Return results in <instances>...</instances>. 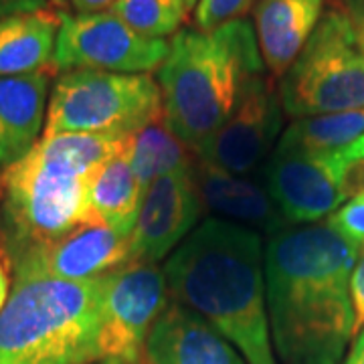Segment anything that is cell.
Listing matches in <instances>:
<instances>
[{
    "mask_svg": "<svg viewBox=\"0 0 364 364\" xmlns=\"http://www.w3.org/2000/svg\"><path fill=\"white\" fill-rule=\"evenodd\" d=\"M358 249L326 221L287 225L263 247L265 299L279 364H340L354 338Z\"/></svg>",
    "mask_w": 364,
    "mask_h": 364,
    "instance_id": "6da1fadb",
    "label": "cell"
},
{
    "mask_svg": "<svg viewBox=\"0 0 364 364\" xmlns=\"http://www.w3.org/2000/svg\"><path fill=\"white\" fill-rule=\"evenodd\" d=\"M168 294L203 316L247 364H279L273 350L261 235L210 217L164 263Z\"/></svg>",
    "mask_w": 364,
    "mask_h": 364,
    "instance_id": "7a4b0ae2",
    "label": "cell"
},
{
    "mask_svg": "<svg viewBox=\"0 0 364 364\" xmlns=\"http://www.w3.org/2000/svg\"><path fill=\"white\" fill-rule=\"evenodd\" d=\"M128 136H43L0 174V221L11 257L95 221L90 186Z\"/></svg>",
    "mask_w": 364,
    "mask_h": 364,
    "instance_id": "3957f363",
    "label": "cell"
},
{
    "mask_svg": "<svg viewBox=\"0 0 364 364\" xmlns=\"http://www.w3.org/2000/svg\"><path fill=\"white\" fill-rule=\"evenodd\" d=\"M265 73L249 18L215 31L184 26L168 43V55L158 69L162 117L172 134L195 152Z\"/></svg>",
    "mask_w": 364,
    "mask_h": 364,
    "instance_id": "277c9868",
    "label": "cell"
},
{
    "mask_svg": "<svg viewBox=\"0 0 364 364\" xmlns=\"http://www.w3.org/2000/svg\"><path fill=\"white\" fill-rule=\"evenodd\" d=\"M104 277L14 279L0 310V364L102 363Z\"/></svg>",
    "mask_w": 364,
    "mask_h": 364,
    "instance_id": "5b68a950",
    "label": "cell"
},
{
    "mask_svg": "<svg viewBox=\"0 0 364 364\" xmlns=\"http://www.w3.org/2000/svg\"><path fill=\"white\" fill-rule=\"evenodd\" d=\"M162 117V95L150 73L63 71L47 105L43 136H132Z\"/></svg>",
    "mask_w": 364,
    "mask_h": 364,
    "instance_id": "8992f818",
    "label": "cell"
},
{
    "mask_svg": "<svg viewBox=\"0 0 364 364\" xmlns=\"http://www.w3.org/2000/svg\"><path fill=\"white\" fill-rule=\"evenodd\" d=\"M277 90L284 114L294 119L364 109V57L340 9L324 11Z\"/></svg>",
    "mask_w": 364,
    "mask_h": 364,
    "instance_id": "52a82bcc",
    "label": "cell"
},
{
    "mask_svg": "<svg viewBox=\"0 0 364 364\" xmlns=\"http://www.w3.org/2000/svg\"><path fill=\"white\" fill-rule=\"evenodd\" d=\"M263 184L289 225L326 221L364 191V136L326 152H275Z\"/></svg>",
    "mask_w": 364,
    "mask_h": 364,
    "instance_id": "ba28073f",
    "label": "cell"
},
{
    "mask_svg": "<svg viewBox=\"0 0 364 364\" xmlns=\"http://www.w3.org/2000/svg\"><path fill=\"white\" fill-rule=\"evenodd\" d=\"M168 55V41L148 39L112 11L61 13L53 69L107 73H152Z\"/></svg>",
    "mask_w": 364,
    "mask_h": 364,
    "instance_id": "9c48e42d",
    "label": "cell"
},
{
    "mask_svg": "<svg viewBox=\"0 0 364 364\" xmlns=\"http://www.w3.org/2000/svg\"><path fill=\"white\" fill-rule=\"evenodd\" d=\"M168 284L156 263L128 261L104 277L102 356L142 363L144 344L168 306Z\"/></svg>",
    "mask_w": 364,
    "mask_h": 364,
    "instance_id": "30bf717a",
    "label": "cell"
},
{
    "mask_svg": "<svg viewBox=\"0 0 364 364\" xmlns=\"http://www.w3.org/2000/svg\"><path fill=\"white\" fill-rule=\"evenodd\" d=\"M282 126L284 107L279 90L272 75L265 73L253 81L231 117L193 154L215 168L245 176L272 158Z\"/></svg>",
    "mask_w": 364,
    "mask_h": 364,
    "instance_id": "8fae6325",
    "label": "cell"
},
{
    "mask_svg": "<svg viewBox=\"0 0 364 364\" xmlns=\"http://www.w3.org/2000/svg\"><path fill=\"white\" fill-rule=\"evenodd\" d=\"M130 261V239L102 221H90L51 243L26 249L13 257L14 279L90 282Z\"/></svg>",
    "mask_w": 364,
    "mask_h": 364,
    "instance_id": "7c38bea8",
    "label": "cell"
},
{
    "mask_svg": "<svg viewBox=\"0 0 364 364\" xmlns=\"http://www.w3.org/2000/svg\"><path fill=\"white\" fill-rule=\"evenodd\" d=\"M203 208L193 172L166 174L148 184L130 235V261L164 259L193 233Z\"/></svg>",
    "mask_w": 364,
    "mask_h": 364,
    "instance_id": "4fadbf2b",
    "label": "cell"
},
{
    "mask_svg": "<svg viewBox=\"0 0 364 364\" xmlns=\"http://www.w3.org/2000/svg\"><path fill=\"white\" fill-rule=\"evenodd\" d=\"M144 358L148 364H247L203 316L174 299L152 326Z\"/></svg>",
    "mask_w": 364,
    "mask_h": 364,
    "instance_id": "5bb4252c",
    "label": "cell"
},
{
    "mask_svg": "<svg viewBox=\"0 0 364 364\" xmlns=\"http://www.w3.org/2000/svg\"><path fill=\"white\" fill-rule=\"evenodd\" d=\"M193 178L203 207L219 215L217 219L247 227L255 233L263 231L267 237L289 225L263 182L225 172L200 160H195Z\"/></svg>",
    "mask_w": 364,
    "mask_h": 364,
    "instance_id": "9a60e30c",
    "label": "cell"
},
{
    "mask_svg": "<svg viewBox=\"0 0 364 364\" xmlns=\"http://www.w3.org/2000/svg\"><path fill=\"white\" fill-rule=\"evenodd\" d=\"M324 4L326 0H257L253 28L272 77H282L296 61L322 18Z\"/></svg>",
    "mask_w": 364,
    "mask_h": 364,
    "instance_id": "2e32d148",
    "label": "cell"
},
{
    "mask_svg": "<svg viewBox=\"0 0 364 364\" xmlns=\"http://www.w3.org/2000/svg\"><path fill=\"white\" fill-rule=\"evenodd\" d=\"M51 77L47 71L0 77V166L9 168L31 152L45 130Z\"/></svg>",
    "mask_w": 364,
    "mask_h": 364,
    "instance_id": "e0dca14e",
    "label": "cell"
},
{
    "mask_svg": "<svg viewBox=\"0 0 364 364\" xmlns=\"http://www.w3.org/2000/svg\"><path fill=\"white\" fill-rule=\"evenodd\" d=\"M61 13L13 14L0 21V77L41 73L53 63Z\"/></svg>",
    "mask_w": 364,
    "mask_h": 364,
    "instance_id": "ac0fdd59",
    "label": "cell"
},
{
    "mask_svg": "<svg viewBox=\"0 0 364 364\" xmlns=\"http://www.w3.org/2000/svg\"><path fill=\"white\" fill-rule=\"evenodd\" d=\"M144 186L136 178L124 154L107 160L90 186L91 213L97 221L130 239L142 203Z\"/></svg>",
    "mask_w": 364,
    "mask_h": 364,
    "instance_id": "d6986e66",
    "label": "cell"
},
{
    "mask_svg": "<svg viewBox=\"0 0 364 364\" xmlns=\"http://www.w3.org/2000/svg\"><path fill=\"white\" fill-rule=\"evenodd\" d=\"M122 154L144 188L160 176L193 172L195 168V154L172 134L164 117L128 136Z\"/></svg>",
    "mask_w": 364,
    "mask_h": 364,
    "instance_id": "ffe728a7",
    "label": "cell"
},
{
    "mask_svg": "<svg viewBox=\"0 0 364 364\" xmlns=\"http://www.w3.org/2000/svg\"><path fill=\"white\" fill-rule=\"evenodd\" d=\"M364 136V109L294 119L282 132L275 152H326Z\"/></svg>",
    "mask_w": 364,
    "mask_h": 364,
    "instance_id": "44dd1931",
    "label": "cell"
},
{
    "mask_svg": "<svg viewBox=\"0 0 364 364\" xmlns=\"http://www.w3.org/2000/svg\"><path fill=\"white\" fill-rule=\"evenodd\" d=\"M109 11L148 39L176 35L191 13L182 0H117Z\"/></svg>",
    "mask_w": 364,
    "mask_h": 364,
    "instance_id": "7402d4cb",
    "label": "cell"
},
{
    "mask_svg": "<svg viewBox=\"0 0 364 364\" xmlns=\"http://www.w3.org/2000/svg\"><path fill=\"white\" fill-rule=\"evenodd\" d=\"M257 0H198L195 9V26L198 31H215L219 26L245 18Z\"/></svg>",
    "mask_w": 364,
    "mask_h": 364,
    "instance_id": "603a6c76",
    "label": "cell"
},
{
    "mask_svg": "<svg viewBox=\"0 0 364 364\" xmlns=\"http://www.w3.org/2000/svg\"><path fill=\"white\" fill-rule=\"evenodd\" d=\"M326 223L356 249L364 247V191L346 200Z\"/></svg>",
    "mask_w": 364,
    "mask_h": 364,
    "instance_id": "cb8c5ba5",
    "label": "cell"
},
{
    "mask_svg": "<svg viewBox=\"0 0 364 364\" xmlns=\"http://www.w3.org/2000/svg\"><path fill=\"white\" fill-rule=\"evenodd\" d=\"M350 299L354 310V336L364 326V247L358 249L350 273Z\"/></svg>",
    "mask_w": 364,
    "mask_h": 364,
    "instance_id": "d4e9b609",
    "label": "cell"
},
{
    "mask_svg": "<svg viewBox=\"0 0 364 364\" xmlns=\"http://www.w3.org/2000/svg\"><path fill=\"white\" fill-rule=\"evenodd\" d=\"M336 9H340L348 18L354 39L364 57V0H336Z\"/></svg>",
    "mask_w": 364,
    "mask_h": 364,
    "instance_id": "484cf974",
    "label": "cell"
},
{
    "mask_svg": "<svg viewBox=\"0 0 364 364\" xmlns=\"http://www.w3.org/2000/svg\"><path fill=\"white\" fill-rule=\"evenodd\" d=\"M49 6V0H0V21L13 14L47 11Z\"/></svg>",
    "mask_w": 364,
    "mask_h": 364,
    "instance_id": "4316f807",
    "label": "cell"
},
{
    "mask_svg": "<svg viewBox=\"0 0 364 364\" xmlns=\"http://www.w3.org/2000/svg\"><path fill=\"white\" fill-rule=\"evenodd\" d=\"M117 0H69L71 9L75 13H102V11H109Z\"/></svg>",
    "mask_w": 364,
    "mask_h": 364,
    "instance_id": "83f0119b",
    "label": "cell"
},
{
    "mask_svg": "<svg viewBox=\"0 0 364 364\" xmlns=\"http://www.w3.org/2000/svg\"><path fill=\"white\" fill-rule=\"evenodd\" d=\"M340 364H364V326L358 330V336L352 340L350 350Z\"/></svg>",
    "mask_w": 364,
    "mask_h": 364,
    "instance_id": "f1b7e54d",
    "label": "cell"
},
{
    "mask_svg": "<svg viewBox=\"0 0 364 364\" xmlns=\"http://www.w3.org/2000/svg\"><path fill=\"white\" fill-rule=\"evenodd\" d=\"M9 296H11V291H9V275H6V272L0 265V310L4 308Z\"/></svg>",
    "mask_w": 364,
    "mask_h": 364,
    "instance_id": "f546056e",
    "label": "cell"
},
{
    "mask_svg": "<svg viewBox=\"0 0 364 364\" xmlns=\"http://www.w3.org/2000/svg\"><path fill=\"white\" fill-rule=\"evenodd\" d=\"M49 4L55 6L59 13H63V9H65V4H69V0H49Z\"/></svg>",
    "mask_w": 364,
    "mask_h": 364,
    "instance_id": "4dcf8cb0",
    "label": "cell"
},
{
    "mask_svg": "<svg viewBox=\"0 0 364 364\" xmlns=\"http://www.w3.org/2000/svg\"><path fill=\"white\" fill-rule=\"evenodd\" d=\"M182 2H184V4H186V9H188V11H191V13H193V11H195V9H196V4H198V0H182Z\"/></svg>",
    "mask_w": 364,
    "mask_h": 364,
    "instance_id": "1f68e13d",
    "label": "cell"
},
{
    "mask_svg": "<svg viewBox=\"0 0 364 364\" xmlns=\"http://www.w3.org/2000/svg\"><path fill=\"white\" fill-rule=\"evenodd\" d=\"M97 364H144V363H116V360H102Z\"/></svg>",
    "mask_w": 364,
    "mask_h": 364,
    "instance_id": "d6a6232c",
    "label": "cell"
}]
</instances>
